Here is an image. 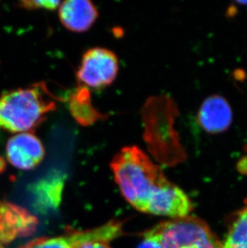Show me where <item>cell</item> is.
<instances>
[{"mask_svg": "<svg viewBox=\"0 0 247 248\" xmlns=\"http://www.w3.org/2000/svg\"><path fill=\"white\" fill-rule=\"evenodd\" d=\"M111 169L124 199L144 213L150 202L171 183L162 170L136 145L124 147L115 155Z\"/></svg>", "mask_w": 247, "mask_h": 248, "instance_id": "1", "label": "cell"}, {"mask_svg": "<svg viewBox=\"0 0 247 248\" xmlns=\"http://www.w3.org/2000/svg\"><path fill=\"white\" fill-rule=\"evenodd\" d=\"M55 100L44 83L6 92L0 96V128L19 134L35 129L56 109Z\"/></svg>", "mask_w": 247, "mask_h": 248, "instance_id": "2", "label": "cell"}, {"mask_svg": "<svg viewBox=\"0 0 247 248\" xmlns=\"http://www.w3.org/2000/svg\"><path fill=\"white\" fill-rule=\"evenodd\" d=\"M145 234L155 238L162 248H222L210 227L192 216L161 222Z\"/></svg>", "mask_w": 247, "mask_h": 248, "instance_id": "3", "label": "cell"}, {"mask_svg": "<svg viewBox=\"0 0 247 248\" xmlns=\"http://www.w3.org/2000/svg\"><path fill=\"white\" fill-rule=\"evenodd\" d=\"M118 70L119 62L115 53L103 47H94L82 57L77 76L79 82L99 89L112 84Z\"/></svg>", "mask_w": 247, "mask_h": 248, "instance_id": "4", "label": "cell"}, {"mask_svg": "<svg viewBox=\"0 0 247 248\" xmlns=\"http://www.w3.org/2000/svg\"><path fill=\"white\" fill-rule=\"evenodd\" d=\"M7 161L17 169L29 170L35 168L45 158V150L41 140L30 132L20 133L7 140Z\"/></svg>", "mask_w": 247, "mask_h": 248, "instance_id": "5", "label": "cell"}, {"mask_svg": "<svg viewBox=\"0 0 247 248\" xmlns=\"http://www.w3.org/2000/svg\"><path fill=\"white\" fill-rule=\"evenodd\" d=\"M232 120L233 113L230 104L219 95L205 99L198 111V123L209 134L226 131L231 126Z\"/></svg>", "mask_w": 247, "mask_h": 248, "instance_id": "6", "label": "cell"}, {"mask_svg": "<svg viewBox=\"0 0 247 248\" xmlns=\"http://www.w3.org/2000/svg\"><path fill=\"white\" fill-rule=\"evenodd\" d=\"M60 19L63 26L74 32H84L98 16L96 7L88 0H68L60 5Z\"/></svg>", "mask_w": 247, "mask_h": 248, "instance_id": "7", "label": "cell"}, {"mask_svg": "<svg viewBox=\"0 0 247 248\" xmlns=\"http://www.w3.org/2000/svg\"><path fill=\"white\" fill-rule=\"evenodd\" d=\"M34 225V218L23 209L0 202V241L28 234Z\"/></svg>", "mask_w": 247, "mask_h": 248, "instance_id": "8", "label": "cell"}, {"mask_svg": "<svg viewBox=\"0 0 247 248\" xmlns=\"http://www.w3.org/2000/svg\"><path fill=\"white\" fill-rule=\"evenodd\" d=\"M70 109L75 119L83 125H89L103 118V115L93 106L88 89L83 87H79L71 96Z\"/></svg>", "mask_w": 247, "mask_h": 248, "instance_id": "9", "label": "cell"}, {"mask_svg": "<svg viewBox=\"0 0 247 248\" xmlns=\"http://www.w3.org/2000/svg\"><path fill=\"white\" fill-rule=\"evenodd\" d=\"M222 248H247V200L231 219Z\"/></svg>", "mask_w": 247, "mask_h": 248, "instance_id": "10", "label": "cell"}, {"mask_svg": "<svg viewBox=\"0 0 247 248\" xmlns=\"http://www.w3.org/2000/svg\"><path fill=\"white\" fill-rule=\"evenodd\" d=\"M90 240L88 230L77 231L57 237H44L34 239L19 248H78Z\"/></svg>", "mask_w": 247, "mask_h": 248, "instance_id": "11", "label": "cell"}, {"mask_svg": "<svg viewBox=\"0 0 247 248\" xmlns=\"http://www.w3.org/2000/svg\"><path fill=\"white\" fill-rule=\"evenodd\" d=\"M19 5L26 9L54 10L61 5L60 1H23Z\"/></svg>", "mask_w": 247, "mask_h": 248, "instance_id": "12", "label": "cell"}, {"mask_svg": "<svg viewBox=\"0 0 247 248\" xmlns=\"http://www.w3.org/2000/svg\"><path fill=\"white\" fill-rule=\"evenodd\" d=\"M138 248H162V247L155 238L144 233L142 242Z\"/></svg>", "mask_w": 247, "mask_h": 248, "instance_id": "13", "label": "cell"}, {"mask_svg": "<svg viewBox=\"0 0 247 248\" xmlns=\"http://www.w3.org/2000/svg\"><path fill=\"white\" fill-rule=\"evenodd\" d=\"M78 248H112L109 243L103 241H89L81 244Z\"/></svg>", "mask_w": 247, "mask_h": 248, "instance_id": "14", "label": "cell"}, {"mask_svg": "<svg viewBox=\"0 0 247 248\" xmlns=\"http://www.w3.org/2000/svg\"><path fill=\"white\" fill-rule=\"evenodd\" d=\"M0 248H2V245H1V244H0Z\"/></svg>", "mask_w": 247, "mask_h": 248, "instance_id": "15", "label": "cell"}]
</instances>
